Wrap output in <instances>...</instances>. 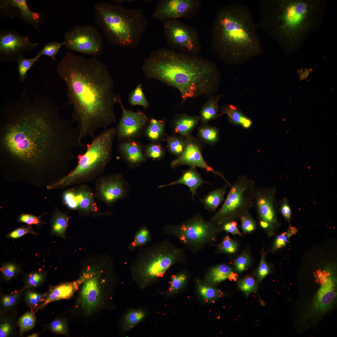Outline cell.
I'll return each mask as SVG.
<instances>
[{"label":"cell","mask_w":337,"mask_h":337,"mask_svg":"<svg viewBox=\"0 0 337 337\" xmlns=\"http://www.w3.org/2000/svg\"><path fill=\"white\" fill-rule=\"evenodd\" d=\"M24 89L0 109V160L7 170L22 177H62L85 146L72 120L48 96Z\"/></svg>","instance_id":"6da1fadb"},{"label":"cell","mask_w":337,"mask_h":337,"mask_svg":"<svg viewBox=\"0 0 337 337\" xmlns=\"http://www.w3.org/2000/svg\"><path fill=\"white\" fill-rule=\"evenodd\" d=\"M56 70L66 85L67 103L72 106V120L81 140L116 122L114 109L119 95L107 65L96 56L86 58L66 51Z\"/></svg>","instance_id":"7a4b0ae2"},{"label":"cell","mask_w":337,"mask_h":337,"mask_svg":"<svg viewBox=\"0 0 337 337\" xmlns=\"http://www.w3.org/2000/svg\"><path fill=\"white\" fill-rule=\"evenodd\" d=\"M141 69L148 79H155L180 92L182 105L189 98L211 96L216 92L219 71L210 59L166 47L153 50Z\"/></svg>","instance_id":"3957f363"},{"label":"cell","mask_w":337,"mask_h":337,"mask_svg":"<svg viewBox=\"0 0 337 337\" xmlns=\"http://www.w3.org/2000/svg\"><path fill=\"white\" fill-rule=\"evenodd\" d=\"M251 12L239 2L219 7L212 24L211 46L226 62L235 64L263 51Z\"/></svg>","instance_id":"277c9868"},{"label":"cell","mask_w":337,"mask_h":337,"mask_svg":"<svg viewBox=\"0 0 337 337\" xmlns=\"http://www.w3.org/2000/svg\"><path fill=\"white\" fill-rule=\"evenodd\" d=\"M118 280L110 256L97 255L85 261L76 280L77 288L70 311L71 316L87 321L112 308Z\"/></svg>","instance_id":"5b68a950"},{"label":"cell","mask_w":337,"mask_h":337,"mask_svg":"<svg viewBox=\"0 0 337 337\" xmlns=\"http://www.w3.org/2000/svg\"><path fill=\"white\" fill-rule=\"evenodd\" d=\"M315 9L310 1L261 0L256 27L263 29L286 49L288 43L294 46L311 30L315 19Z\"/></svg>","instance_id":"8992f818"},{"label":"cell","mask_w":337,"mask_h":337,"mask_svg":"<svg viewBox=\"0 0 337 337\" xmlns=\"http://www.w3.org/2000/svg\"><path fill=\"white\" fill-rule=\"evenodd\" d=\"M95 20L110 44L121 47L137 48L148 25L141 9L129 8L106 2L94 5Z\"/></svg>","instance_id":"52a82bcc"},{"label":"cell","mask_w":337,"mask_h":337,"mask_svg":"<svg viewBox=\"0 0 337 337\" xmlns=\"http://www.w3.org/2000/svg\"><path fill=\"white\" fill-rule=\"evenodd\" d=\"M115 136L114 128L104 129L86 145L85 152L77 155L78 163L74 169L48 185L47 189L62 188L92 181L100 176L111 160Z\"/></svg>","instance_id":"ba28073f"},{"label":"cell","mask_w":337,"mask_h":337,"mask_svg":"<svg viewBox=\"0 0 337 337\" xmlns=\"http://www.w3.org/2000/svg\"><path fill=\"white\" fill-rule=\"evenodd\" d=\"M181 255L180 249L168 241L145 247L131 262L133 280L141 287L152 284L179 261Z\"/></svg>","instance_id":"9c48e42d"},{"label":"cell","mask_w":337,"mask_h":337,"mask_svg":"<svg viewBox=\"0 0 337 337\" xmlns=\"http://www.w3.org/2000/svg\"><path fill=\"white\" fill-rule=\"evenodd\" d=\"M230 190L221 208L211 221L219 226L238 217L254 207L256 187L254 181L245 175H239L229 186Z\"/></svg>","instance_id":"30bf717a"},{"label":"cell","mask_w":337,"mask_h":337,"mask_svg":"<svg viewBox=\"0 0 337 337\" xmlns=\"http://www.w3.org/2000/svg\"><path fill=\"white\" fill-rule=\"evenodd\" d=\"M162 23L164 37L172 49L195 55L201 51L199 33L194 27L178 19Z\"/></svg>","instance_id":"8fae6325"},{"label":"cell","mask_w":337,"mask_h":337,"mask_svg":"<svg viewBox=\"0 0 337 337\" xmlns=\"http://www.w3.org/2000/svg\"><path fill=\"white\" fill-rule=\"evenodd\" d=\"M103 35L91 25L74 26L64 35V46L67 49L96 57L104 48Z\"/></svg>","instance_id":"7c38bea8"},{"label":"cell","mask_w":337,"mask_h":337,"mask_svg":"<svg viewBox=\"0 0 337 337\" xmlns=\"http://www.w3.org/2000/svg\"><path fill=\"white\" fill-rule=\"evenodd\" d=\"M217 226L197 216L178 225H166L164 231L177 236L183 243L195 245L209 239L218 230Z\"/></svg>","instance_id":"4fadbf2b"},{"label":"cell","mask_w":337,"mask_h":337,"mask_svg":"<svg viewBox=\"0 0 337 337\" xmlns=\"http://www.w3.org/2000/svg\"><path fill=\"white\" fill-rule=\"evenodd\" d=\"M38 45L30 40L28 35H20L14 30L1 29L0 61L17 62L23 53L33 51Z\"/></svg>","instance_id":"5bb4252c"},{"label":"cell","mask_w":337,"mask_h":337,"mask_svg":"<svg viewBox=\"0 0 337 337\" xmlns=\"http://www.w3.org/2000/svg\"><path fill=\"white\" fill-rule=\"evenodd\" d=\"M202 2L201 0H160L152 17L162 22L180 18L192 19L199 11Z\"/></svg>","instance_id":"9a60e30c"},{"label":"cell","mask_w":337,"mask_h":337,"mask_svg":"<svg viewBox=\"0 0 337 337\" xmlns=\"http://www.w3.org/2000/svg\"><path fill=\"white\" fill-rule=\"evenodd\" d=\"M119 103L122 110V116L117 124L115 136L119 143L133 140L144 132L149 120L144 112L125 109L119 96Z\"/></svg>","instance_id":"2e32d148"},{"label":"cell","mask_w":337,"mask_h":337,"mask_svg":"<svg viewBox=\"0 0 337 337\" xmlns=\"http://www.w3.org/2000/svg\"><path fill=\"white\" fill-rule=\"evenodd\" d=\"M99 181L98 194L108 205H112L119 200L129 197L130 185L122 174L116 173L101 177Z\"/></svg>","instance_id":"e0dca14e"},{"label":"cell","mask_w":337,"mask_h":337,"mask_svg":"<svg viewBox=\"0 0 337 337\" xmlns=\"http://www.w3.org/2000/svg\"><path fill=\"white\" fill-rule=\"evenodd\" d=\"M0 14L4 17L18 18L38 32L44 22L41 13L32 11L26 0H1Z\"/></svg>","instance_id":"ac0fdd59"},{"label":"cell","mask_w":337,"mask_h":337,"mask_svg":"<svg viewBox=\"0 0 337 337\" xmlns=\"http://www.w3.org/2000/svg\"><path fill=\"white\" fill-rule=\"evenodd\" d=\"M275 193L274 188L260 187L256 188L254 195V207L260 221L268 223L271 229L277 224L275 206Z\"/></svg>","instance_id":"d6986e66"},{"label":"cell","mask_w":337,"mask_h":337,"mask_svg":"<svg viewBox=\"0 0 337 337\" xmlns=\"http://www.w3.org/2000/svg\"><path fill=\"white\" fill-rule=\"evenodd\" d=\"M182 165H188L190 167H196L204 169L222 178L228 184L230 183L220 173L214 170L208 165L203 159L199 146L198 144L189 139L187 141V145L183 152L177 158L172 161L170 164L172 168Z\"/></svg>","instance_id":"ffe728a7"},{"label":"cell","mask_w":337,"mask_h":337,"mask_svg":"<svg viewBox=\"0 0 337 337\" xmlns=\"http://www.w3.org/2000/svg\"><path fill=\"white\" fill-rule=\"evenodd\" d=\"M319 289L314 299L312 311L317 315H323L329 310L336 296L335 282L331 276L327 277Z\"/></svg>","instance_id":"44dd1931"},{"label":"cell","mask_w":337,"mask_h":337,"mask_svg":"<svg viewBox=\"0 0 337 337\" xmlns=\"http://www.w3.org/2000/svg\"><path fill=\"white\" fill-rule=\"evenodd\" d=\"M117 150L122 160L132 168L139 166L147 159L141 145L134 140L119 142Z\"/></svg>","instance_id":"7402d4cb"},{"label":"cell","mask_w":337,"mask_h":337,"mask_svg":"<svg viewBox=\"0 0 337 337\" xmlns=\"http://www.w3.org/2000/svg\"><path fill=\"white\" fill-rule=\"evenodd\" d=\"M77 288L76 281L61 283L52 286L46 292L45 300L37 311L42 309L51 302L72 298L74 296Z\"/></svg>","instance_id":"603a6c76"},{"label":"cell","mask_w":337,"mask_h":337,"mask_svg":"<svg viewBox=\"0 0 337 337\" xmlns=\"http://www.w3.org/2000/svg\"><path fill=\"white\" fill-rule=\"evenodd\" d=\"M205 183H207L203 180L200 175L197 171L195 168L190 167L189 169L183 173V174L178 180L167 184L160 185L158 188L183 184L187 186L189 188L193 198L196 193L197 188Z\"/></svg>","instance_id":"cb8c5ba5"},{"label":"cell","mask_w":337,"mask_h":337,"mask_svg":"<svg viewBox=\"0 0 337 337\" xmlns=\"http://www.w3.org/2000/svg\"><path fill=\"white\" fill-rule=\"evenodd\" d=\"M199 116H191L185 114H176L171 121L174 132L183 136H188L198 124Z\"/></svg>","instance_id":"d4e9b609"},{"label":"cell","mask_w":337,"mask_h":337,"mask_svg":"<svg viewBox=\"0 0 337 337\" xmlns=\"http://www.w3.org/2000/svg\"><path fill=\"white\" fill-rule=\"evenodd\" d=\"M237 275L231 267L226 264H221L210 270L206 281L210 284L215 285L227 279L235 280Z\"/></svg>","instance_id":"484cf974"},{"label":"cell","mask_w":337,"mask_h":337,"mask_svg":"<svg viewBox=\"0 0 337 337\" xmlns=\"http://www.w3.org/2000/svg\"><path fill=\"white\" fill-rule=\"evenodd\" d=\"M69 217L66 213L56 210L51 219V234L65 239Z\"/></svg>","instance_id":"4316f807"},{"label":"cell","mask_w":337,"mask_h":337,"mask_svg":"<svg viewBox=\"0 0 337 337\" xmlns=\"http://www.w3.org/2000/svg\"><path fill=\"white\" fill-rule=\"evenodd\" d=\"M221 97L219 95L211 96L203 106L200 112V120L205 124L219 116V100Z\"/></svg>","instance_id":"83f0119b"},{"label":"cell","mask_w":337,"mask_h":337,"mask_svg":"<svg viewBox=\"0 0 337 337\" xmlns=\"http://www.w3.org/2000/svg\"><path fill=\"white\" fill-rule=\"evenodd\" d=\"M165 122L164 119H151L144 132L147 139L152 142H158L161 140L164 134Z\"/></svg>","instance_id":"f1b7e54d"},{"label":"cell","mask_w":337,"mask_h":337,"mask_svg":"<svg viewBox=\"0 0 337 337\" xmlns=\"http://www.w3.org/2000/svg\"><path fill=\"white\" fill-rule=\"evenodd\" d=\"M228 184L226 183L223 186L209 193L202 200L205 208L210 211H215L224 200Z\"/></svg>","instance_id":"f546056e"},{"label":"cell","mask_w":337,"mask_h":337,"mask_svg":"<svg viewBox=\"0 0 337 337\" xmlns=\"http://www.w3.org/2000/svg\"><path fill=\"white\" fill-rule=\"evenodd\" d=\"M144 311L140 309H133L128 311L123 316L120 322L122 331L127 332L141 322L145 316Z\"/></svg>","instance_id":"4dcf8cb0"},{"label":"cell","mask_w":337,"mask_h":337,"mask_svg":"<svg viewBox=\"0 0 337 337\" xmlns=\"http://www.w3.org/2000/svg\"><path fill=\"white\" fill-rule=\"evenodd\" d=\"M224 114L227 115L230 122L233 124L241 125L246 128L252 125L251 120L233 105H227L223 106L219 116Z\"/></svg>","instance_id":"1f68e13d"},{"label":"cell","mask_w":337,"mask_h":337,"mask_svg":"<svg viewBox=\"0 0 337 337\" xmlns=\"http://www.w3.org/2000/svg\"><path fill=\"white\" fill-rule=\"evenodd\" d=\"M76 191L78 209L84 213L96 211V207L92 193L85 188H81Z\"/></svg>","instance_id":"d6a6232c"},{"label":"cell","mask_w":337,"mask_h":337,"mask_svg":"<svg viewBox=\"0 0 337 337\" xmlns=\"http://www.w3.org/2000/svg\"><path fill=\"white\" fill-rule=\"evenodd\" d=\"M152 241L151 232L146 226L139 227L134 236L132 241L128 247L129 251H133L136 248L143 246Z\"/></svg>","instance_id":"836d02e7"},{"label":"cell","mask_w":337,"mask_h":337,"mask_svg":"<svg viewBox=\"0 0 337 337\" xmlns=\"http://www.w3.org/2000/svg\"><path fill=\"white\" fill-rule=\"evenodd\" d=\"M41 56L37 55L33 58H27L21 56L18 59L17 63V71L18 76L19 80L20 82H23L25 81L27 76V73L33 65L37 61Z\"/></svg>","instance_id":"e575fe53"},{"label":"cell","mask_w":337,"mask_h":337,"mask_svg":"<svg viewBox=\"0 0 337 337\" xmlns=\"http://www.w3.org/2000/svg\"><path fill=\"white\" fill-rule=\"evenodd\" d=\"M129 102L132 106L140 105L145 109L149 108V104L143 92L141 84H138L135 88L130 93L129 96Z\"/></svg>","instance_id":"d590c367"},{"label":"cell","mask_w":337,"mask_h":337,"mask_svg":"<svg viewBox=\"0 0 337 337\" xmlns=\"http://www.w3.org/2000/svg\"><path fill=\"white\" fill-rule=\"evenodd\" d=\"M47 293H41L28 290L25 294V301L28 305L35 312L45 300Z\"/></svg>","instance_id":"8d00e7d4"},{"label":"cell","mask_w":337,"mask_h":337,"mask_svg":"<svg viewBox=\"0 0 337 337\" xmlns=\"http://www.w3.org/2000/svg\"><path fill=\"white\" fill-rule=\"evenodd\" d=\"M35 313L34 311L27 312L18 319L17 325L19 328L20 335L34 327L36 322Z\"/></svg>","instance_id":"74e56055"},{"label":"cell","mask_w":337,"mask_h":337,"mask_svg":"<svg viewBox=\"0 0 337 337\" xmlns=\"http://www.w3.org/2000/svg\"><path fill=\"white\" fill-rule=\"evenodd\" d=\"M22 292L21 290L15 291L2 296L0 305L2 311L6 312L13 308L18 303Z\"/></svg>","instance_id":"f35d334b"},{"label":"cell","mask_w":337,"mask_h":337,"mask_svg":"<svg viewBox=\"0 0 337 337\" xmlns=\"http://www.w3.org/2000/svg\"><path fill=\"white\" fill-rule=\"evenodd\" d=\"M166 139L167 147L171 153L178 157L183 152L187 145V141L177 137L168 136H167Z\"/></svg>","instance_id":"ab89813d"},{"label":"cell","mask_w":337,"mask_h":337,"mask_svg":"<svg viewBox=\"0 0 337 337\" xmlns=\"http://www.w3.org/2000/svg\"><path fill=\"white\" fill-rule=\"evenodd\" d=\"M46 278V273L44 271L34 272L27 276L25 284L21 290L23 292L26 289L37 287L42 284Z\"/></svg>","instance_id":"60d3db41"},{"label":"cell","mask_w":337,"mask_h":337,"mask_svg":"<svg viewBox=\"0 0 337 337\" xmlns=\"http://www.w3.org/2000/svg\"><path fill=\"white\" fill-rule=\"evenodd\" d=\"M198 134L200 138L204 142L208 144H214L218 139V130L212 126L203 125L199 129Z\"/></svg>","instance_id":"b9f144b4"},{"label":"cell","mask_w":337,"mask_h":337,"mask_svg":"<svg viewBox=\"0 0 337 337\" xmlns=\"http://www.w3.org/2000/svg\"><path fill=\"white\" fill-rule=\"evenodd\" d=\"M146 158L154 160H160L164 157L165 151L163 148L158 142H152L146 145L144 149Z\"/></svg>","instance_id":"7bdbcfd3"},{"label":"cell","mask_w":337,"mask_h":337,"mask_svg":"<svg viewBox=\"0 0 337 337\" xmlns=\"http://www.w3.org/2000/svg\"><path fill=\"white\" fill-rule=\"evenodd\" d=\"M198 291L202 298L207 301L216 300L223 295L220 291L203 283H200L198 285Z\"/></svg>","instance_id":"ee69618b"},{"label":"cell","mask_w":337,"mask_h":337,"mask_svg":"<svg viewBox=\"0 0 337 337\" xmlns=\"http://www.w3.org/2000/svg\"><path fill=\"white\" fill-rule=\"evenodd\" d=\"M49 328L55 334L68 335V321L64 317H60L55 319L49 325Z\"/></svg>","instance_id":"f6af8a7d"},{"label":"cell","mask_w":337,"mask_h":337,"mask_svg":"<svg viewBox=\"0 0 337 337\" xmlns=\"http://www.w3.org/2000/svg\"><path fill=\"white\" fill-rule=\"evenodd\" d=\"M64 44L63 42L53 41L46 43L42 48L37 53V55H45L50 57L53 61L56 60V56L60 48Z\"/></svg>","instance_id":"bcb514c9"},{"label":"cell","mask_w":337,"mask_h":337,"mask_svg":"<svg viewBox=\"0 0 337 337\" xmlns=\"http://www.w3.org/2000/svg\"><path fill=\"white\" fill-rule=\"evenodd\" d=\"M186 279V276L184 273L172 275L169 282L170 286L166 293L170 295L178 292L184 286Z\"/></svg>","instance_id":"7dc6e473"},{"label":"cell","mask_w":337,"mask_h":337,"mask_svg":"<svg viewBox=\"0 0 337 337\" xmlns=\"http://www.w3.org/2000/svg\"><path fill=\"white\" fill-rule=\"evenodd\" d=\"M241 223V227L245 232H251L255 230L256 225L255 220L250 215L249 211L245 212L238 217Z\"/></svg>","instance_id":"c3c4849f"},{"label":"cell","mask_w":337,"mask_h":337,"mask_svg":"<svg viewBox=\"0 0 337 337\" xmlns=\"http://www.w3.org/2000/svg\"><path fill=\"white\" fill-rule=\"evenodd\" d=\"M0 271L3 279L6 281H9L17 275L20 269L19 266L15 264L7 263L1 266Z\"/></svg>","instance_id":"681fc988"},{"label":"cell","mask_w":337,"mask_h":337,"mask_svg":"<svg viewBox=\"0 0 337 337\" xmlns=\"http://www.w3.org/2000/svg\"><path fill=\"white\" fill-rule=\"evenodd\" d=\"M297 231L296 227L290 226L287 230L276 237L273 246L275 249L281 248L286 245L290 238Z\"/></svg>","instance_id":"f907efd6"},{"label":"cell","mask_w":337,"mask_h":337,"mask_svg":"<svg viewBox=\"0 0 337 337\" xmlns=\"http://www.w3.org/2000/svg\"><path fill=\"white\" fill-rule=\"evenodd\" d=\"M238 286L241 291L247 294L255 292L257 288L256 281L251 276H247L240 280Z\"/></svg>","instance_id":"816d5d0a"},{"label":"cell","mask_w":337,"mask_h":337,"mask_svg":"<svg viewBox=\"0 0 337 337\" xmlns=\"http://www.w3.org/2000/svg\"><path fill=\"white\" fill-rule=\"evenodd\" d=\"M13 316H7L0 320V337H7L10 336L13 331Z\"/></svg>","instance_id":"f5cc1de1"},{"label":"cell","mask_w":337,"mask_h":337,"mask_svg":"<svg viewBox=\"0 0 337 337\" xmlns=\"http://www.w3.org/2000/svg\"><path fill=\"white\" fill-rule=\"evenodd\" d=\"M270 272V268L266 261L265 254L263 252L256 272L257 282L260 283Z\"/></svg>","instance_id":"db71d44e"},{"label":"cell","mask_w":337,"mask_h":337,"mask_svg":"<svg viewBox=\"0 0 337 337\" xmlns=\"http://www.w3.org/2000/svg\"><path fill=\"white\" fill-rule=\"evenodd\" d=\"M63 199L64 203L69 208L72 210L78 209L76 191L74 190L66 191L63 195Z\"/></svg>","instance_id":"11a10c76"},{"label":"cell","mask_w":337,"mask_h":337,"mask_svg":"<svg viewBox=\"0 0 337 337\" xmlns=\"http://www.w3.org/2000/svg\"><path fill=\"white\" fill-rule=\"evenodd\" d=\"M250 263V258L248 254L244 253L238 257L234 262L236 270L241 272L246 270Z\"/></svg>","instance_id":"9f6ffc18"},{"label":"cell","mask_w":337,"mask_h":337,"mask_svg":"<svg viewBox=\"0 0 337 337\" xmlns=\"http://www.w3.org/2000/svg\"><path fill=\"white\" fill-rule=\"evenodd\" d=\"M221 251L227 253H233L237 250V244L229 236H226L219 246Z\"/></svg>","instance_id":"6f0895ef"},{"label":"cell","mask_w":337,"mask_h":337,"mask_svg":"<svg viewBox=\"0 0 337 337\" xmlns=\"http://www.w3.org/2000/svg\"><path fill=\"white\" fill-rule=\"evenodd\" d=\"M28 233L36 235L37 234L33 231L32 227L28 225L17 228L7 234L6 236L9 238L17 239Z\"/></svg>","instance_id":"680465c9"},{"label":"cell","mask_w":337,"mask_h":337,"mask_svg":"<svg viewBox=\"0 0 337 337\" xmlns=\"http://www.w3.org/2000/svg\"><path fill=\"white\" fill-rule=\"evenodd\" d=\"M41 217H37L29 214H22L19 216L18 221L21 223H24L28 225H38L42 222Z\"/></svg>","instance_id":"91938a15"},{"label":"cell","mask_w":337,"mask_h":337,"mask_svg":"<svg viewBox=\"0 0 337 337\" xmlns=\"http://www.w3.org/2000/svg\"><path fill=\"white\" fill-rule=\"evenodd\" d=\"M233 220L228 221L222 224L223 229L228 232L233 234L241 235L242 233L239 232L238 229L237 222Z\"/></svg>","instance_id":"94428289"},{"label":"cell","mask_w":337,"mask_h":337,"mask_svg":"<svg viewBox=\"0 0 337 337\" xmlns=\"http://www.w3.org/2000/svg\"><path fill=\"white\" fill-rule=\"evenodd\" d=\"M280 208L281 212L283 217L289 222L291 218V209L288 200L284 198L280 202Z\"/></svg>","instance_id":"6125c7cd"},{"label":"cell","mask_w":337,"mask_h":337,"mask_svg":"<svg viewBox=\"0 0 337 337\" xmlns=\"http://www.w3.org/2000/svg\"><path fill=\"white\" fill-rule=\"evenodd\" d=\"M39 334L37 333H33L31 335H28V337H38Z\"/></svg>","instance_id":"be15d7a7"}]
</instances>
